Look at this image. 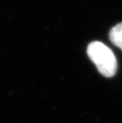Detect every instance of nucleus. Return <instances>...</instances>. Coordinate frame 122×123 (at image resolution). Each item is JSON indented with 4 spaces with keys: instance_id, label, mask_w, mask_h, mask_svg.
I'll return each instance as SVG.
<instances>
[{
    "instance_id": "obj_2",
    "label": "nucleus",
    "mask_w": 122,
    "mask_h": 123,
    "mask_svg": "<svg viewBox=\"0 0 122 123\" xmlns=\"http://www.w3.org/2000/svg\"><path fill=\"white\" fill-rule=\"evenodd\" d=\"M110 40L114 45L122 50V22L111 29L110 32Z\"/></svg>"
},
{
    "instance_id": "obj_1",
    "label": "nucleus",
    "mask_w": 122,
    "mask_h": 123,
    "mask_svg": "<svg viewBox=\"0 0 122 123\" xmlns=\"http://www.w3.org/2000/svg\"><path fill=\"white\" fill-rule=\"evenodd\" d=\"M87 54L101 74L112 77L116 74L117 63L113 51L100 41H93L88 45Z\"/></svg>"
}]
</instances>
